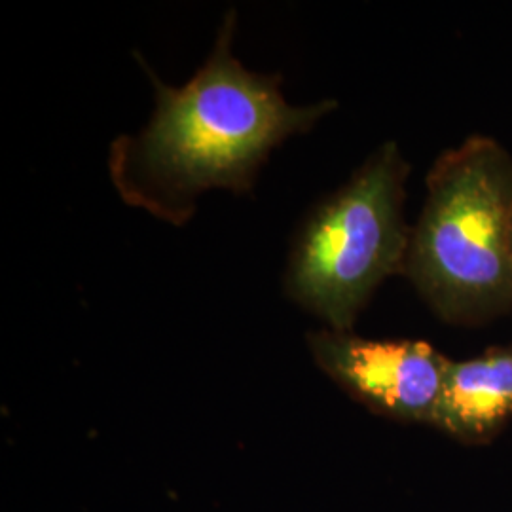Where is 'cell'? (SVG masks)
<instances>
[{"label":"cell","mask_w":512,"mask_h":512,"mask_svg":"<svg viewBox=\"0 0 512 512\" xmlns=\"http://www.w3.org/2000/svg\"><path fill=\"white\" fill-rule=\"evenodd\" d=\"M238 12L228 10L202 69L181 88L147 71L156 109L145 129L110 145L109 175L129 207L184 226L209 190L247 194L260 167L285 139L308 133L338 109L336 99L291 105L279 74L249 71L232 42Z\"/></svg>","instance_id":"1"},{"label":"cell","mask_w":512,"mask_h":512,"mask_svg":"<svg viewBox=\"0 0 512 512\" xmlns=\"http://www.w3.org/2000/svg\"><path fill=\"white\" fill-rule=\"evenodd\" d=\"M404 275L444 323L480 327L512 311V156L473 135L427 173Z\"/></svg>","instance_id":"2"},{"label":"cell","mask_w":512,"mask_h":512,"mask_svg":"<svg viewBox=\"0 0 512 512\" xmlns=\"http://www.w3.org/2000/svg\"><path fill=\"white\" fill-rule=\"evenodd\" d=\"M408 175L401 148L387 141L300 224L285 294L329 329L351 332L385 279L404 274L412 238L404 219Z\"/></svg>","instance_id":"3"},{"label":"cell","mask_w":512,"mask_h":512,"mask_svg":"<svg viewBox=\"0 0 512 512\" xmlns=\"http://www.w3.org/2000/svg\"><path fill=\"white\" fill-rule=\"evenodd\" d=\"M313 361L368 410L431 425L450 359L425 340H372L340 330L308 334Z\"/></svg>","instance_id":"4"},{"label":"cell","mask_w":512,"mask_h":512,"mask_svg":"<svg viewBox=\"0 0 512 512\" xmlns=\"http://www.w3.org/2000/svg\"><path fill=\"white\" fill-rule=\"evenodd\" d=\"M512 420V342L446 368L431 425L469 446L490 444Z\"/></svg>","instance_id":"5"},{"label":"cell","mask_w":512,"mask_h":512,"mask_svg":"<svg viewBox=\"0 0 512 512\" xmlns=\"http://www.w3.org/2000/svg\"><path fill=\"white\" fill-rule=\"evenodd\" d=\"M511 255H512V245H511Z\"/></svg>","instance_id":"6"}]
</instances>
